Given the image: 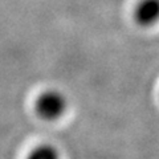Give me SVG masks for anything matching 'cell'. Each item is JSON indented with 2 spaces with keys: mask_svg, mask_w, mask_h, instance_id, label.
<instances>
[{
  "mask_svg": "<svg viewBox=\"0 0 159 159\" xmlns=\"http://www.w3.org/2000/svg\"><path fill=\"white\" fill-rule=\"evenodd\" d=\"M134 19L142 27H150L159 21V0H141L134 9Z\"/></svg>",
  "mask_w": 159,
  "mask_h": 159,
  "instance_id": "cell-2",
  "label": "cell"
},
{
  "mask_svg": "<svg viewBox=\"0 0 159 159\" xmlns=\"http://www.w3.org/2000/svg\"><path fill=\"white\" fill-rule=\"evenodd\" d=\"M68 98L58 89H47L34 101V110L44 121H57L68 110Z\"/></svg>",
  "mask_w": 159,
  "mask_h": 159,
  "instance_id": "cell-1",
  "label": "cell"
},
{
  "mask_svg": "<svg viewBox=\"0 0 159 159\" xmlns=\"http://www.w3.org/2000/svg\"><path fill=\"white\" fill-rule=\"evenodd\" d=\"M25 159H60V152L56 147L49 143H41L34 146L28 152Z\"/></svg>",
  "mask_w": 159,
  "mask_h": 159,
  "instance_id": "cell-3",
  "label": "cell"
}]
</instances>
